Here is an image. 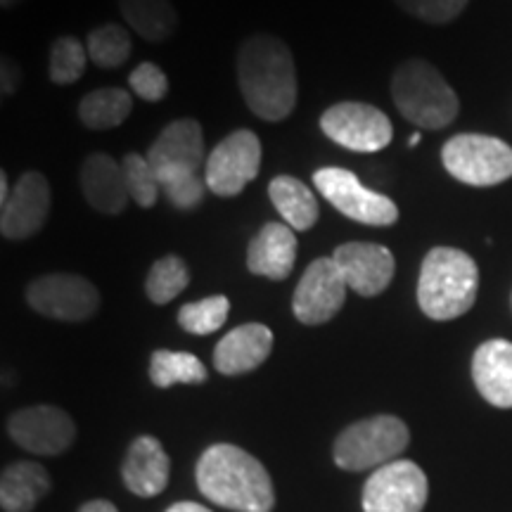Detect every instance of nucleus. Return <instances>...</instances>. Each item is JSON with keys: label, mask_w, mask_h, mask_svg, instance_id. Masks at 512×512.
<instances>
[{"label": "nucleus", "mask_w": 512, "mask_h": 512, "mask_svg": "<svg viewBox=\"0 0 512 512\" xmlns=\"http://www.w3.org/2000/svg\"><path fill=\"white\" fill-rule=\"evenodd\" d=\"M50 491L46 467L19 460L3 470L0 479V505L5 512H31Z\"/></svg>", "instance_id": "nucleus-22"}, {"label": "nucleus", "mask_w": 512, "mask_h": 512, "mask_svg": "<svg viewBox=\"0 0 512 512\" xmlns=\"http://www.w3.org/2000/svg\"><path fill=\"white\" fill-rule=\"evenodd\" d=\"M19 3H24V0H0V8L12 10V8H17Z\"/></svg>", "instance_id": "nucleus-39"}, {"label": "nucleus", "mask_w": 512, "mask_h": 512, "mask_svg": "<svg viewBox=\"0 0 512 512\" xmlns=\"http://www.w3.org/2000/svg\"><path fill=\"white\" fill-rule=\"evenodd\" d=\"M50 214V183L38 171H27L12 185L10 200L0 207V235L5 240H29L46 226Z\"/></svg>", "instance_id": "nucleus-14"}, {"label": "nucleus", "mask_w": 512, "mask_h": 512, "mask_svg": "<svg viewBox=\"0 0 512 512\" xmlns=\"http://www.w3.org/2000/svg\"><path fill=\"white\" fill-rule=\"evenodd\" d=\"M420 138H422V136H420V131H415V133H413V136H411V138H408V147H418V143H420Z\"/></svg>", "instance_id": "nucleus-40"}, {"label": "nucleus", "mask_w": 512, "mask_h": 512, "mask_svg": "<svg viewBox=\"0 0 512 512\" xmlns=\"http://www.w3.org/2000/svg\"><path fill=\"white\" fill-rule=\"evenodd\" d=\"M349 285L344 283L342 273L332 256L313 259L292 297L294 318L304 325H323L342 311L347 302Z\"/></svg>", "instance_id": "nucleus-12"}, {"label": "nucleus", "mask_w": 512, "mask_h": 512, "mask_svg": "<svg viewBox=\"0 0 512 512\" xmlns=\"http://www.w3.org/2000/svg\"><path fill=\"white\" fill-rule=\"evenodd\" d=\"M273 332L261 323H245L230 330L214 349V368L221 375H245L271 356Z\"/></svg>", "instance_id": "nucleus-19"}, {"label": "nucleus", "mask_w": 512, "mask_h": 512, "mask_svg": "<svg viewBox=\"0 0 512 512\" xmlns=\"http://www.w3.org/2000/svg\"><path fill=\"white\" fill-rule=\"evenodd\" d=\"M408 444H411V432L406 422L396 415H375L354 422L339 434L332 456L342 470H380L399 460Z\"/></svg>", "instance_id": "nucleus-5"}, {"label": "nucleus", "mask_w": 512, "mask_h": 512, "mask_svg": "<svg viewBox=\"0 0 512 512\" xmlns=\"http://www.w3.org/2000/svg\"><path fill=\"white\" fill-rule=\"evenodd\" d=\"M197 486L211 503L233 512H271V475L252 453L233 444H214L197 463Z\"/></svg>", "instance_id": "nucleus-2"}, {"label": "nucleus", "mask_w": 512, "mask_h": 512, "mask_svg": "<svg viewBox=\"0 0 512 512\" xmlns=\"http://www.w3.org/2000/svg\"><path fill=\"white\" fill-rule=\"evenodd\" d=\"M171 463L164 446L155 437H138L128 446L124 460V484L136 496L152 498L162 494L169 484Z\"/></svg>", "instance_id": "nucleus-21"}, {"label": "nucleus", "mask_w": 512, "mask_h": 512, "mask_svg": "<svg viewBox=\"0 0 512 512\" xmlns=\"http://www.w3.org/2000/svg\"><path fill=\"white\" fill-rule=\"evenodd\" d=\"M88 64V50L79 38L74 36H60L55 38L50 46V64L48 76L55 86H69L76 83L86 72Z\"/></svg>", "instance_id": "nucleus-29"}, {"label": "nucleus", "mask_w": 512, "mask_h": 512, "mask_svg": "<svg viewBox=\"0 0 512 512\" xmlns=\"http://www.w3.org/2000/svg\"><path fill=\"white\" fill-rule=\"evenodd\" d=\"M477 392L496 408H512V342L489 339L472 356Z\"/></svg>", "instance_id": "nucleus-20"}, {"label": "nucleus", "mask_w": 512, "mask_h": 512, "mask_svg": "<svg viewBox=\"0 0 512 512\" xmlns=\"http://www.w3.org/2000/svg\"><path fill=\"white\" fill-rule=\"evenodd\" d=\"M128 29L147 43H164L176 34L178 10L171 0H119Z\"/></svg>", "instance_id": "nucleus-24"}, {"label": "nucleus", "mask_w": 512, "mask_h": 512, "mask_svg": "<svg viewBox=\"0 0 512 512\" xmlns=\"http://www.w3.org/2000/svg\"><path fill=\"white\" fill-rule=\"evenodd\" d=\"M479 268L456 247H434L420 266L418 304L432 320H456L477 302Z\"/></svg>", "instance_id": "nucleus-3"}, {"label": "nucleus", "mask_w": 512, "mask_h": 512, "mask_svg": "<svg viewBox=\"0 0 512 512\" xmlns=\"http://www.w3.org/2000/svg\"><path fill=\"white\" fill-rule=\"evenodd\" d=\"M190 285V271L176 254H166L152 264L145 278V292L152 304H169Z\"/></svg>", "instance_id": "nucleus-27"}, {"label": "nucleus", "mask_w": 512, "mask_h": 512, "mask_svg": "<svg viewBox=\"0 0 512 512\" xmlns=\"http://www.w3.org/2000/svg\"><path fill=\"white\" fill-rule=\"evenodd\" d=\"M444 169L472 188H494L512 178V147L482 133H458L441 147Z\"/></svg>", "instance_id": "nucleus-6"}, {"label": "nucleus", "mask_w": 512, "mask_h": 512, "mask_svg": "<svg viewBox=\"0 0 512 512\" xmlns=\"http://www.w3.org/2000/svg\"><path fill=\"white\" fill-rule=\"evenodd\" d=\"M124 169V181L131 202H136L140 209H152L159 200V178L155 166L150 164V159L138 155V152H128L121 162Z\"/></svg>", "instance_id": "nucleus-31"}, {"label": "nucleus", "mask_w": 512, "mask_h": 512, "mask_svg": "<svg viewBox=\"0 0 512 512\" xmlns=\"http://www.w3.org/2000/svg\"><path fill=\"white\" fill-rule=\"evenodd\" d=\"M238 83L247 107L264 121H285L297 107L292 50L273 34H252L238 50Z\"/></svg>", "instance_id": "nucleus-1"}, {"label": "nucleus", "mask_w": 512, "mask_h": 512, "mask_svg": "<svg viewBox=\"0 0 512 512\" xmlns=\"http://www.w3.org/2000/svg\"><path fill=\"white\" fill-rule=\"evenodd\" d=\"M313 185L320 195L347 219L363 226L387 228L399 221V207L392 197L370 190L358 181V176L339 166H323L313 174Z\"/></svg>", "instance_id": "nucleus-7"}, {"label": "nucleus", "mask_w": 512, "mask_h": 512, "mask_svg": "<svg viewBox=\"0 0 512 512\" xmlns=\"http://www.w3.org/2000/svg\"><path fill=\"white\" fill-rule=\"evenodd\" d=\"M159 188L166 195V200L174 204L176 209L190 211L200 207L207 192V183L200 178V171L190 169H157Z\"/></svg>", "instance_id": "nucleus-30"}, {"label": "nucleus", "mask_w": 512, "mask_h": 512, "mask_svg": "<svg viewBox=\"0 0 512 512\" xmlns=\"http://www.w3.org/2000/svg\"><path fill=\"white\" fill-rule=\"evenodd\" d=\"M228 313H230L228 297H223V294H214V297L181 306V311H178V323H181V328L185 332H190V335L204 337L223 328V323L228 320Z\"/></svg>", "instance_id": "nucleus-32"}, {"label": "nucleus", "mask_w": 512, "mask_h": 512, "mask_svg": "<svg viewBox=\"0 0 512 512\" xmlns=\"http://www.w3.org/2000/svg\"><path fill=\"white\" fill-rule=\"evenodd\" d=\"M207 377L204 363L188 351L159 349L150 358V380L159 389H169L174 384H202Z\"/></svg>", "instance_id": "nucleus-26"}, {"label": "nucleus", "mask_w": 512, "mask_h": 512, "mask_svg": "<svg viewBox=\"0 0 512 512\" xmlns=\"http://www.w3.org/2000/svg\"><path fill=\"white\" fill-rule=\"evenodd\" d=\"M79 185L83 200L100 214L117 216L131 202L124 181V169H121L117 159L105 155V152H95V155L83 159Z\"/></svg>", "instance_id": "nucleus-16"}, {"label": "nucleus", "mask_w": 512, "mask_h": 512, "mask_svg": "<svg viewBox=\"0 0 512 512\" xmlns=\"http://www.w3.org/2000/svg\"><path fill=\"white\" fill-rule=\"evenodd\" d=\"M19 83H22V67L15 57L3 55L0 57V93L8 98V95H15Z\"/></svg>", "instance_id": "nucleus-35"}, {"label": "nucleus", "mask_w": 512, "mask_h": 512, "mask_svg": "<svg viewBox=\"0 0 512 512\" xmlns=\"http://www.w3.org/2000/svg\"><path fill=\"white\" fill-rule=\"evenodd\" d=\"M261 140L254 131L240 128L211 150L204 164V183L219 197H235L259 176Z\"/></svg>", "instance_id": "nucleus-9"}, {"label": "nucleus", "mask_w": 512, "mask_h": 512, "mask_svg": "<svg viewBox=\"0 0 512 512\" xmlns=\"http://www.w3.org/2000/svg\"><path fill=\"white\" fill-rule=\"evenodd\" d=\"M320 131L351 152H380L392 143L394 128L387 114L368 102H337L320 117Z\"/></svg>", "instance_id": "nucleus-8"}, {"label": "nucleus", "mask_w": 512, "mask_h": 512, "mask_svg": "<svg viewBox=\"0 0 512 512\" xmlns=\"http://www.w3.org/2000/svg\"><path fill=\"white\" fill-rule=\"evenodd\" d=\"M332 259L349 290L361 297H377L394 280V254L375 242H344L335 249Z\"/></svg>", "instance_id": "nucleus-15"}, {"label": "nucleus", "mask_w": 512, "mask_h": 512, "mask_svg": "<svg viewBox=\"0 0 512 512\" xmlns=\"http://www.w3.org/2000/svg\"><path fill=\"white\" fill-rule=\"evenodd\" d=\"M128 86L145 102H162L169 95V79L155 62H140L128 76Z\"/></svg>", "instance_id": "nucleus-34"}, {"label": "nucleus", "mask_w": 512, "mask_h": 512, "mask_svg": "<svg viewBox=\"0 0 512 512\" xmlns=\"http://www.w3.org/2000/svg\"><path fill=\"white\" fill-rule=\"evenodd\" d=\"M392 98L403 119L427 131H439L453 124L460 112L456 91L448 86L434 64L418 57L396 67L392 76Z\"/></svg>", "instance_id": "nucleus-4"}, {"label": "nucleus", "mask_w": 512, "mask_h": 512, "mask_svg": "<svg viewBox=\"0 0 512 512\" xmlns=\"http://www.w3.org/2000/svg\"><path fill=\"white\" fill-rule=\"evenodd\" d=\"M396 8L427 24H448L460 17L470 0H394Z\"/></svg>", "instance_id": "nucleus-33"}, {"label": "nucleus", "mask_w": 512, "mask_h": 512, "mask_svg": "<svg viewBox=\"0 0 512 512\" xmlns=\"http://www.w3.org/2000/svg\"><path fill=\"white\" fill-rule=\"evenodd\" d=\"M27 302L41 316L83 323L100 309V292L76 273H48L27 287Z\"/></svg>", "instance_id": "nucleus-10"}, {"label": "nucleus", "mask_w": 512, "mask_h": 512, "mask_svg": "<svg viewBox=\"0 0 512 512\" xmlns=\"http://www.w3.org/2000/svg\"><path fill=\"white\" fill-rule=\"evenodd\" d=\"M10 181H8V174L5 171H0V207H3L5 202L10 200Z\"/></svg>", "instance_id": "nucleus-38"}, {"label": "nucleus", "mask_w": 512, "mask_h": 512, "mask_svg": "<svg viewBox=\"0 0 512 512\" xmlns=\"http://www.w3.org/2000/svg\"><path fill=\"white\" fill-rule=\"evenodd\" d=\"M297 264V238L287 223H266L247 247L249 273L261 275L268 280L290 278Z\"/></svg>", "instance_id": "nucleus-18"}, {"label": "nucleus", "mask_w": 512, "mask_h": 512, "mask_svg": "<svg viewBox=\"0 0 512 512\" xmlns=\"http://www.w3.org/2000/svg\"><path fill=\"white\" fill-rule=\"evenodd\" d=\"M133 112V98L126 88L107 86L91 91L79 102L81 124L91 131H110L124 124Z\"/></svg>", "instance_id": "nucleus-25"}, {"label": "nucleus", "mask_w": 512, "mask_h": 512, "mask_svg": "<svg viewBox=\"0 0 512 512\" xmlns=\"http://www.w3.org/2000/svg\"><path fill=\"white\" fill-rule=\"evenodd\" d=\"M79 512H119L117 505L110 503V501H91L86 503Z\"/></svg>", "instance_id": "nucleus-36"}, {"label": "nucleus", "mask_w": 512, "mask_h": 512, "mask_svg": "<svg viewBox=\"0 0 512 512\" xmlns=\"http://www.w3.org/2000/svg\"><path fill=\"white\" fill-rule=\"evenodd\" d=\"M430 496L427 475L413 460L394 463L375 470L363 489L366 512H422Z\"/></svg>", "instance_id": "nucleus-11"}, {"label": "nucleus", "mask_w": 512, "mask_h": 512, "mask_svg": "<svg viewBox=\"0 0 512 512\" xmlns=\"http://www.w3.org/2000/svg\"><path fill=\"white\" fill-rule=\"evenodd\" d=\"M166 512H211V510L204 508V505H200V503L183 501V503H174Z\"/></svg>", "instance_id": "nucleus-37"}, {"label": "nucleus", "mask_w": 512, "mask_h": 512, "mask_svg": "<svg viewBox=\"0 0 512 512\" xmlns=\"http://www.w3.org/2000/svg\"><path fill=\"white\" fill-rule=\"evenodd\" d=\"M86 50L93 64H98L100 69H117L131 57V31L114 22L100 24L88 34Z\"/></svg>", "instance_id": "nucleus-28"}, {"label": "nucleus", "mask_w": 512, "mask_h": 512, "mask_svg": "<svg viewBox=\"0 0 512 512\" xmlns=\"http://www.w3.org/2000/svg\"><path fill=\"white\" fill-rule=\"evenodd\" d=\"M147 159L157 169H190L200 171L207 164L204 155V133L200 121L176 119L155 138L147 150Z\"/></svg>", "instance_id": "nucleus-17"}, {"label": "nucleus", "mask_w": 512, "mask_h": 512, "mask_svg": "<svg viewBox=\"0 0 512 512\" xmlns=\"http://www.w3.org/2000/svg\"><path fill=\"white\" fill-rule=\"evenodd\" d=\"M8 434L24 451L38 456H60L76 437L74 420L57 406H31L8 420Z\"/></svg>", "instance_id": "nucleus-13"}, {"label": "nucleus", "mask_w": 512, "mask_h": 512, "mask_svg": "<svg viewBox=\"0 0 512 512\" xmlns=\"http://www.w3.org/2000/svg\"><path fill=\"white\" fill-rule=\"evenodd\" d=\"M268 197H271L280 219H283L292 230L304 233V230H311L316 226L320 216L318 200L309 185L299 181V178L275 176L273 181L268 183Z\"/></svg>", "instance_id": "nucleus-23"}, {"label": "nucleus", "mask_w": 512, "mask_h": 512, "mask_svg": "<svg viewBox=\"0 0 512 512\" xmlns=\"http://www.w3.org/2000/svg\"><path fill=\"white\" fill-rule=\"evenodd\" d=\"M510 304H512V297H510Z\"/></svg>", "instance_id": "nucleus-41"}]
</instances>
